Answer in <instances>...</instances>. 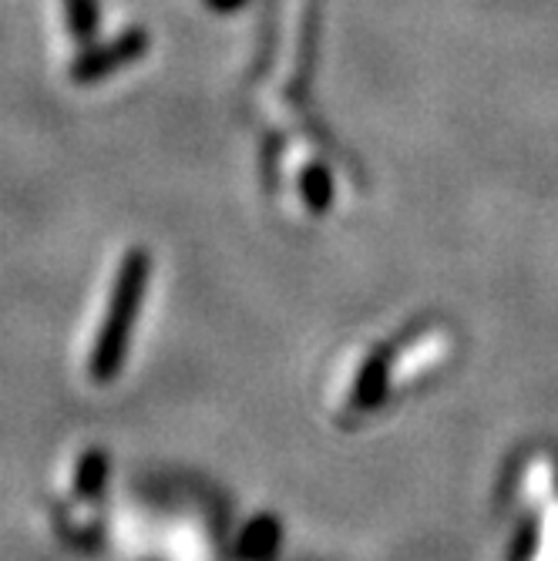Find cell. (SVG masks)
I'll return each mask as SVG.
<instances>
[{"label":"cell","mask_w":558,"mask_h":561,"mask_svg":"<svg viewBox=\"0 0 558 561\" xmlns=\"http://www.w3.org/2000/svg\"><path fill=\"white\" fill-rule=\"evenodd\" d=\"M145 34H128V37H118L112 41L109 47H101L98 55H88L78 68H75V78L78 81H88V78H101V75H109L128 61H135L141 50H145Z\"/></svg>","instance_id":"7a4b0ae2"},{"label":"cell","mask_w":558,"mask_h":561,"mask_svg":"<svg viewBox=\"0 0 558 561\" xmlns=\"http://www.w3.org/2000/svg\"><path fill=\"white\" fill-rule=\"evenodd\" d=\"M68 14H71V27L78 37H91V31L98 27V8L94 0H68Z\"/></svg>","instance_id":"277c9868"},{"label":"cell","mask_w":558,"mask_h":561,"mask_svg":"<svg viewBox=\"0 0 558 561\" xmlns=\"http://www.w3.org/2000/svg\"><path fill=\"white\" fill-rule=\"evenodd\" d=\"M109 454L94 447V450H84L81 454V461L75 468V491L78 497H98L101 491H105V481H109Z\"/></svg>","instance_id":"3957f363"},{"label":"cell","mask_w":558,"mask_h":561,"mask_svg":"<svg viewBox=\"0 0 558 561\" xmlns=\"http://www.w3.org/2000/svg\"><path fill=\"white\" fill-rule=\"evenodd\" d=\"M148 279H151V256L145 249H132L118 266L105 317H101L98 336L88 353V380L91 383L105 387L125 370Z\"/></svg>","instance_id":"6da1fadb"}]
</instances>
